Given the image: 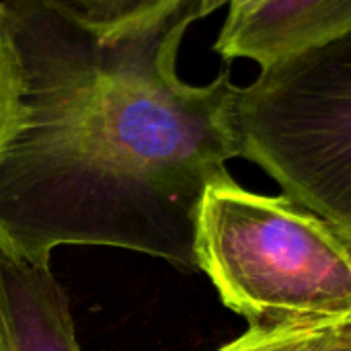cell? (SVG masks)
<instances>
[{"label":"cell","instance_id":"cell-7","mask_svg":"<svg viewBox=\"0 0 351 351\" xmlns=\"http://www.w3.org/2000/svg\"><path fill=\"white\" fill-rule=\"evenodd\" d=\"M218 351H351V317L315 327L249 329Z\"/></svg>","mask_w":351,"mask_h":351},{"label":"cell","instance_id":"cell-10","mask_svg":"<svg viewBox=\"0 0 351 351\" xmlns=\"http://www.w3.org/2000/svg\"><path fill=\"white\" fill-rule=\"evenodd\" d=\"M255 2H259V0H230L228 2V10H243V8L253 6Z\"/></svg>","mask_w":351,"mask_h":351},{"label":"cell","instance_id":"cell-4","mask_svg":"<svg viewBox=\"0 0 351 351\" xmlns=\"http://www.w3.org/2000/svg\"><path fill=\"white\" fill-rule=\"evenodd\" d=\"M351 31V0H259L228 10L214 51L259 68L327 45Z\"/></svg>","mask_w":351,"mask_h":351},{"label":"cell","instance_id":"cell-2","mask_svg":"<svg viewBox=\"0 0 351 351\" xmlns=\"http://www.w3.org/2000/svg\"><path fill=\"white\" fill-rule=\"evenodd\" d=\"M195 267L251 329L315 327L351 317V245L286 195L234 179L212 185L195 226Z\"/></svg>","mask_w":351,"mask_h":351},{"label":"cell","instance_id":"cell-5","mask_svg":"<svg viewBox=\"0 0 351 351\" xmlns=\"http://www.w3.org/2000/svg\"><path fill=\"white\" fill-rule=\"evenodd\" d=\"M0 351H82L51 263L0 251Z\"/></svg>","mask_w":351,"mask_h":351},{"label":"cell","instance_id":"cell-6","mask_svg":"<svg viewBox=\"0 0 351 351\" xmlns=\"http://www.w3.org/2000/svg\"><path fill=\"white\" fill-rule=\"evenodd\" d=\"M99 37L113 39L148 29L187 0H51Z\"/></svg>","mask_w":351,"mask_h":351},{"label":"cell","instance_id":"cell-1","mask_svg":"<svg viewBox=\"0 0 351 351\" xmlns=\"http://www.w3.org/2000/svg\"><path fill=\"white\" fill-rule=\"evenodd\" d=\"M25 123L0 160V251L51 263L60 247H107L195 267V226L239 158L234 82L177 72L199 0L105 39L51 0H0Z\"/></svg>","mask_w":351,"mask_h":351},{"label":"cell","instance_id":"cell-8","mask_svg":"<svg viewBox=\"0 0 351 351\" xmlns=\"http://www.w3.org/2000/svg\"><path fill=\"white\" fill-rule=\"evenodd\" d=\"M25 88L16 51L0 16V160L25 123Z\"/></svg>","mask_w":351,"mask_h":351},{"label":"cell","instance_id":"cell-3","mask_svg":"<svg viewBox=\"0 0 351 351\" xmlns=\"http://www.w3.org/2000/svg\"><path fill=\"white\" fill-rule=\"evenodd\" d=\"M230 123L239 158L351 245V31L234 86Z\"/></svg>","mask_w":351,"mask_h":351},{"label":"cell","instance_id":"cell-9","mask_svg":"<svg viewBox=\"0 0 351 351\" xmlns=\"http://www.w3.org/2000/svg\"><path fill=\"white\" fill-rule=\"evenodd\" d=\"M228 2H230V0H199V16L206 19V16H210L212 12H216L218 8L228 6Z\"/></svg>","mask_w":351,"mask_h":351}]
</instances>
